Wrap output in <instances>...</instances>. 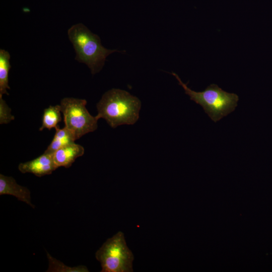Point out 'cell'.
Listing matches in <instances>:
<instances>
[{"mask_svg": "<svg viewBox=\"0 0 272 272\" xmlns=\"http://www.w3.org/2000/svg\"><path fill=\"white\" fill-rule=\"evenodd\" d=\"M141 102L128 92L112 89L105 92L97 104L98 119H104L112 128L133 124L139 118Z\"/></svg>", "mask_w": 272, "mask_h": 272, "instance_id": "cell-1", "label": "cell"}, {"mask_svg": "<svg viewBox=\"0 0 272 272\" xmlns=\"http://www.w3.org/2000/svg\"><path fill=\"white\" fill-rule=\"evenodd\" d=\"M67 34L75 50V59L86 64L92 75L101 71L109 54L119 51L105 48L101 44L100 37L82 23L71 26L68 29Z\"/></svg>", "mask_w": 272, "mask_h": 272, "instance_id": "cell-2", "label": "cell"}, {"mask_svg": "<svg viewBox=\"0 0 272 272\" xmlns=\"http://www.w3.org/2000/svg\"><path fill=\"white\" fill-rule=\"evenodd\" d=\"M190 99L200 105L211 119L216 122L233 112L237 106L238 96L228 93L212 84L202 92L192 90L181 80L177 74L172 73Z\"/></svg>", "mask_w": 272, "mask_h": 272, "instance_id": "cell-3", "label": "cell"}, {"mask_svg": "<svg viewBox=\"0 0 272 272\" xmlns=\"http://www.w3.org/2000/svg\"><path fill=\"white\" fill-rule=\"evenodd\" d=\"M95 257L101 264V272L133 271L134 256L121 231L108 238L96 251Z\"/></svg>", "mask_w": 272, "mask_h": 272, "instance_id": "cell-4", "label": "cell"}, {"mask_svg": "<svg viewBox=\"0 0 272 272\" xmlns=\"http://www.w3.org/2000/svg\"><path fill=\"white\" fill-rule=\"evenodd\" d=\"M86 104L85 99L65 97L59 104L65 127L73 134L75 141L95 131L98 127L99 119L90 114L86 107Z\"/></svg>", "mask_w": 272, "mask_h": 272, "instance_id": "cell-5", "label": "cell"}, {"mask_svg": "<svg viewBox=\"0 0 272 272\" xmlns=\"http://www.w3.org/2000/svg\"><path fill=\"white\" fill-rule=\"evenodd\" d=\"M57 168L53 160V154L46 153L18 165V169L21 173H30L38 177L50 174Z\"/></svg>", "mask_w": 272, "mask_h": 272, "instance_id": "cell-6", "label": "cell"}, {"mask_svg": "<svg viewBox=\"0 0 272 272\" xmlns=\"http://www.w3.org/2000/svg\"><path fill=\"white\" fill-rule=\"evenodd\" d=\"M11 195L19 201H23L33 209L35 206L31 202V192L25 186L18 184L11 176L0 174V195Z\"/></svg>", "mask_w": 272, "mask_h": 272, "instance_id": "cell-7", "label": "cell"}, {"mask_svg": "<svg viewBox=\"0 0 272 272\" xmlns=\"http://www.w3.org/2000/svg\"><path fill=\"white\" fill-rule=\"evenodd\" d=\"M84 153V147L73 142L58 149L53 153V157L58 168L64 167L67 168Z\"/></svg>", "mask_w": 272, "mask_h": 272, "instance_id": "cell-8", "label": "cell"}, {"mask_svg": "<svg viewBox=\"0 0 272 272\" xmlns=\"http://www.w3.org/2000/svg\"><path fill=\"white\" fill-rule=\"evenodd\" d=\"M55 129L53 138L44 153L53 154L59 148L75 141L73 134L65 126L60 128L57 126Z\"/></svg>", "mask_w": 272, "mask_h": 272, "instance_id": "cell-9", "label": "cell"}, {"mask_svg": "<svg viewBox=\"0 0 272 272\" xmlns=\"http://www.w3.org/2000/svg\"><path fill=\"white\" fill-rule=\"evenodd\" d=\"M10 54L4 49H0V96L9 95L7 89L9 86V72L11 67L10 64Z\"/></svg>", "mask_w": 272, "mask_h": 272, "instance_id": "cell-10", "label": "cell"}, {"mask_svg": "<svg viewBox=\"0 0 272 272\" xmlns=\"http://www.w3.org/2000/svg\"><path fill=\"white\" fill-rule=\"evenodd\" d=\"M61 112L60 105H50L45 108L43 111L42 125L39 130L41 131L45 128L50 130L57 127L58 123L61 121Z\"/></svg>", "mask_w": 272, "mask_h": 272, "instance_id": "cell-11", "label": "cell"}, {"mask_svg": "<svg viewBox=\"0 0 272 272\" xmlns=\"http://www.w3.org/2000/svg\"><path fill=\"white\" fill-rule=\"evenodd\" d=\"M48 261V267L47 272H88L89 270L85 265L69 266L58 260L47 252Z\"/></svg>", "mask_w": 272, "mask_h": 272, "instance_id": "cell-12", "label": "cell"}, {"mask_svg": "<svg viewBox=\"0 0 272 272\" xmlns=\"http://www.w3.org/2000/svg\"><path fill=\"white\" fill-rule=\"evenodd\" d=\"M15 119L11 114V110L5 101L0 96V123L7 124Z\"/></svg>", "mask_w": 272, "mask_h": 272, "instance_id": "cell-13", "label": "cell"}]
</instances>
